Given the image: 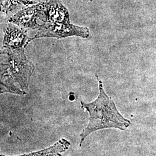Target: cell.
Instances as JSON below:
<instances>
[{
    "label": "cell",
    "mask_w": 156,
    "mask_h": 156,
    "mask_svg": "<svg viewBox=\"0 0 156 156\" xmlns=\"http://www.w3.org/2000/svg\"><path fill=\"white\" fill-rule=\"evenodd\" d=\"M39 31L32 40L43 37H53L58 39L72 36L87 38L89 37V28L80 27L69 22H44L41 24Z\"/></svg>",
    "instance_id": "cell-3"
},
{
    "label": "cell",
    "mask_w": 156,
    "mask_h": 156,
    "mask_svg": "<svg viewBox=\"0 0 156 156\" xmlns=\"http://www.w3.org/2000/svg\"><path fill=\"white\" fill-rule=\"evenodd\" d=\"M45 21L51 22H70L68 11L60 0H48L45 2L44 22Z\"/></svg>",
    "instance_id": "cell-6"
},
{
    "label": "cell",
    "mask_w": 156,
    "mask_h": 156,
    "mask_svg": "<svg viewBox=\"0 0 156 156\" xmlns=\"http://www.w3.org/2000/svg\"><path fill=\"white\" fill-rule=\"evenodd\" d=\"M4 33L2 49H23L32 41V38H30L27 35V30L10 23L4 28Z\"/></svg>",
    "instance_id": "cell-5"
},
{
    "label": "cell",
    "mask_w": 156,
    "mask_h": 156,
    "mask_svg": "<svg viewBox=\"0 0 156 156\" xmlns=\"http://www.w3.org/2000/svg\"><path fill=\"white\" fill-rule=\"evenodd\" d=\"M47 1H48V0H47Z\"/></svg>",
    "instance_id": "cell-10"
},
{
    "label": "cell",
    "mask_w": 156,
    "mask_h": 156,
    "mask_svg": "<svg viewBox=\"0 0 156 156\" xmlns=\"http://www.w3.org/2000/svg\"><path fill=\"white\" fill-rule=\"evenodd\" d=\"M83 1H92L93 0H83Z\"/></svg>",
    "instance_id": "cell-9"
},
{
    "label": "cell",
    "mask_w": 156,
    "mask_h": 156,
    "mask_svg": "<svg viewBox=\"0 0 156 156\" xmlns=\"http://www.w3.org/2000/svg\"><path fill=\"white\" fill-rule=\"evenodd\" d=\"M45 2L29 6L10 17L8 22L26 30L39 28L41 24L38 21L43 22L45 19Z\"/></svg>",
    "instance_id": "cell-4"
},
{
    "label": "cell",
    "mask_w": 156,
    "mask_h": 156,
    "mask_svg": "<svg viewBox=\"0 0 156 156\" xmlns=\"http://www.w3.org/2000/svg\"><path fill=\"white\" fill-rule=\"evenodd\" d=\"M1 94H26L35 70L24 54V49L1 51Z\"/></svg>",
    "instance_id": "cell-1"
},
{
    "label": "cell",
    "mask_w": 156,
    "mask_h": 156,
    "mask_svg": "<svg viewBox=\"0 0 156 156\" xmlns=\"http://www.w3.org/2000/svg\"><path fill=\"white\" fill-rule=\"evenodd\" d=\"M35 4L33 0H1V15L8 19L17 12Z\"/></svg>",
    "instance_id": "cell-7"
},
{
    "label": "cell",
    "mask_w": 156,
    "mask_h": 156,
    "mask_svg": "<svg viewBox=\"0 0 156 156\" xmlns=\"http://www.w3.org/2000/svg\"><path fill=\"white\" fill-rule=\"evenodd\" d=\"M71 145L70 142L65 139H62L56 144L48 149L24 154L23 156H61V153L66 151Z\"/></svg>",
    "instance_id": "cell-8"
},
{
    "label": "cell",
    "mask_w": 156,
    "mask_h": 156,
    "mask_svg": "<svg viewBox=\"0 0 156 156\" xmlns=\"http://www.w3.org/2000/svg\"><path fill=\"white\" fill-rule=\"evenodd\" d=\"M99 83V95L91 103L81 101L82 107L89 113V122L80 134L81 146L85 138L92 133L102 129L115 128L126 130L130 126L129 120L125 119L117 111L111 98L105 92L102 83L96 75Z\"/></svg>",
    "instance_id": "cell-2"
}]
</instances>
